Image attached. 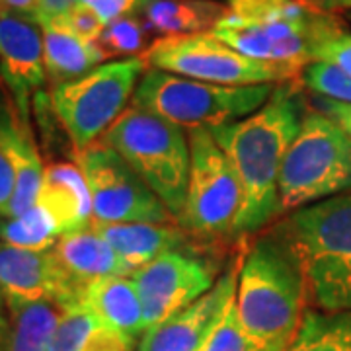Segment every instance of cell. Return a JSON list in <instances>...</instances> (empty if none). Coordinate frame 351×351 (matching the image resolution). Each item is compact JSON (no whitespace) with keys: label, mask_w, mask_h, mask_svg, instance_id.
<instances>
[{"label":"cell","mask_w":351,"mask_h":351,"mask_svg":"<svg viewBox=\"0 0 351 351\" xmlns=\"http://www.w3.org/2000/svg\"><path fill=\"white\" fill-rule=\"evenodd\" d=\"M306 112L308 104L299 82L287 80L274 88L258 112L211 131L239 176L242 191L232 234H254L277 217L281 166Z\"/></svg>","instance_id":"6da1fadb"},{"label":"cell","mask_w":351,"mask_h":351,"mask_svg":"<svg viewBox=\"0 0 351 351\" xmlns=\"http://www.w3.org/2000/svg\"><path fill=\"white\" fill-rule=\"evenodd\" d=\"M308 289L301 262L281 226L252 242L237 285L240 322L256 341L285 351L306 313Z\"/></svg>","instance_id":"7a4b0ae2"},{"label":"cell","mask_w":351,"mask_h":351,"mask_svg":"<svg viewBox=\"0 0 351 351\" xmlns=\"http://www.w3.org/2000/svg\"><path fill=\"white\" fill-rule=\"evenodd\" d=\"M339 25L336 16L314 12L301 0H226L211 34L248 59L301 76L320 41Z\"/></svg>","instance_id":"3957f363"},{"label":"cell","mask_w":351,"mask_h":351,"mask_svg":"<svg viewBox=\"0 0 351 351\" xmlns=\"http://www.w3.org/2000/svg\"><path fill=\"white\" fill-rule=\"evenodd\" d=\"M279 226L301 262L308 302L324 313L351 311V189L302 207Z\"/></svg>","instance_id":"277c9868"},{"label":"cell","mask_w":351,"mask_h":351,"mask_svg":"<svg viewBox=\"0 0 351 351\" xmlns=\"http://www.w3.org/2000/svg\"><path fill=\"white\" fill-rule=\"evenodd\" d=\"M100 141L133 168L180 225L191 162L188 131L131 106Z\"/></svg>","instance_id":"5b68a950"},{"label":"cell","mask_w":351,"mask_h":351,"mask_svg":"<svg viewBox=\"0 0 351 351\" xmlns=\"http://www.w3.org/2000/svg\"><path fill=\"white\" fill-rule=\"evenodd\" d=\"M351 189V137L328 115L308 108L291 143L277 184V215Z\"/></svg>","instance_id":"8992f818"},{"label":"cell","mask_w":351,"mask_h":351,"mask_svg":"<svg viewBox=\"0 0 351 351\" xmlns=\"http://www.w3.org/2000/svg\"><path fill=\"white\" fill-rule=\"evenodd\" d=\"M276 86H221L147 69L131 106L154 113L186 131H213L258 112L269 100Z\"/></svg>","instance_id":"52a82bcc"},{"label":"cell","mask_w":351,"mask_h":351,"mask_svg":"<svg viewBox=\"0 0 351 351\" xmlns=\"http://www.w3.org/2000/svg\"><path fill=\"white\" fill-rule=\"evenodd\" d=\"M147 69L143 55L115 59L53 86L51 108L76 152L94 145L123 115Z\"/></svg>","instance_id":"ba28073f"},{"label":"cell","mask_w":351,"mask_h":351,"mask_svg":"<svg viewBox=\"0 0 351 351\" xmlns=\"http://www.w3.org/2000/svg\"><path fill=\"white\" fill-rule=\"evenodd\" d=\"M149 69L221 86L281 84L299 76L289 69L240 55L211 32L158 38L143 53Z\"/></svg>","instance_id":"9c48e42d"},{"label":"cell","mask_w":351,"mask_h":351,"mask_svg":"<svg viewBox=\"0 0 351 351\" xmlns=\"http://www.w3.org/2000/svg\"><path fill=\"white\" fill-rule=\"evenodd\" d=\"M188 137L191 162L180 225L199 239L232 234L242 203L239 176L209 129L188 131Z\"/></svg>","instance_id":"30bf717a"},{"label":"cell","mask_w":351,"mask_h":351,"mask_svg":"<svg viewBox=\"0 0 351 351\" xmlns=\"http://www.w3.org/2000/svg\"><path fill=\"white\" fill-rule=\"evenodd\" d=\"M76 162L86 178L96 225L176 223L156 193L106 143L96 141L76 152Z\"/></svg>","instance_id":"8fae6325"},{"label":"cell","mask_w":351,"mask_h":351,"mask_svg":"<svg viewBox=\"0 0 351 351\" xmlns=\"http://www.w3.org/2000/svg\"><path fill=\"white\" fill-rule=\"evenodd\" d=\"M147 330L158 326L203 297L217 283V267L193 252H168L131 274Z\"/></svg>","instance_id":"7c38bea8"},{"label":"cell","mask_w":351,"mask_h":351,"mask_svg":"<svg viewBox=\"0 0 351 351\" xmlns=\"http://www.w3.org/2000/svg\"><path fill=\"white\" fill-rule=\"evenodd\" d=\"M0 289L10 306L53 301L73 308L82 304L86 287L66 274L55 252L16 248L0 242Z\"/></svg>","instance_id":"4fadbf2b"},{"label":"cell","mask_w":351,"mask_h":351,"mask_svg":"<svg viewBox=\"0 0 351 351\" xmlns=\"http://www.w3.org/2000/svg\"><path fill=\"white\" fill-rule=\"evenodd\" d=\"M0 78L20 115L29 121L32 100L47 80L43 34L34 18L0 10Z\"/></svg>","instance_id":"5bb4252c"},{"label":"cell","mask_w":351,"mask_h":351,"mask_svg":"<svg viewBox=\"0 0 351 351\" xmlns=\"http://www.w3.org/2000/svg\"><path fill=\"white\" fill-rule=\"evenodd\" d=\"M239 265H230L213 289L138 339L137 351H201L237 297Z\"/></svg>","instance_id":"9a60e30c"},{"label":"cell","mask_w":351,"mask_h":351,"mask_svg":"<svg viewBox=\"0 0 351 351\" xmlns=\"http://www.w3.org/2000/svg\"><path fill=\"white\" fill-rule=\"evenodd\" d=\"M0 151L8 158L16 178L8 217H18L38 203L45 166L34 141L32 123L20 115L10 92L4 88H0Z\"/></svg>","instance_id":"2e32d148"},{"label":"cell","mask_w":351,"mask_h":351,"mask_svg":"<svg viewBox=\"0 0 351 351\" xmlns=\"http://www.w3.org/2000/svg\"><path fill=\"white\" fill-rule=\"evenodd\" d=\"M38 205L55 219L61 237L94 223L90 189L78 164L57 162L45 168Z\"/></svg>","instance_id":"e0dca14e"},{"label":"cell","mask_w":351,"mask_h":351,"mask_svg":"<svg viewBox=\"0 0 351 351\" xmlns=\"http://www.w3.org/2000/svg\"><path fill=\"white\" fill-rule=\"evenodd\" d=\"M96 232L106 240L117 256L127 263V267L137 271L152 260L160 258L168 252H188L186 228L158 223H129V225H96Z\"/></svg>","instance_id":"ac0fdd59"},{"label":"cell","mask_w":351,"mask_h":351,"mask_svg":"<svg viewBox=\"0 0 351 351\" xmlns=\"http://www.w3.org/2000/svg\"><path fill=\"white\" fill-rule=\"evenodd\" d=\"M53 252L63 263L66 274L86 289L90 283L104 277L131 276L127 263L101 239L94 226L63 234Z\"/></svg>","instance_id":"d6986e66"},{"label":"cell","mask_w":351,"mask_h":351,"mask_svg":"<svg viewBox=\"0 0 351 351\" xmlns=\"http://www.w3.org/2000/svg\"><path fill=\"white\" fill-rule=\"evenodd\" d=\"M82 306L106 326L135 341L147 332L143 302L129 276L104 277L90 283L82 297Z\"/></svg>","instance_id":"ffe728a7"},{"label":"cell","mask_w":351,"mask_h":351,"mask_svg":"<svg viewBox=\"0 0 351 351\" xmlns=\"http://www.w3.org/2000/svg\"><path fill=\"white\" fill-rule=\"evenodd\" d=\"M41 34L45 73L55 86L88 75L108 61L98 41L78 38L59 22L41 24Z\"/></svg>","instance_id":"44dd1931"},{"label":"cell","mask_w":351,"mask_h":351,"mask_svg":"<svg viewBox=\"0 0 351 351\" xmlns=\"http://www.w3.org/2000/svg\"><path fill=\"white\" fill-rule=\"evenodd\" d=\"M225 14V6L215 0H145L138 18L151 34L176 38L211 32Z\"/></svg>","instance_id":"7402d4cb"},{"label":"cell","mask_w":351,"mask_h":351,"mask_svg":"<svg viewBox=\"0 0 351 351\" xmlns=\"http://www.w3.org/2000/svg\"><path fill=\"white\" fill-rule=\"evenodd\" d=\"M133 346L135 339L106 326L80 304L64 311L47 351H131Z\"/></svg>","instance_id":"603a6c76"},{"label":"cell","mask_w":351,"mask_h":351,"mask_svg":"<svg viewBox=\"0 0 351 351\" xmlns=\"http://www.w3.org/2000/svg\"><path fill=\"white\" fill-rule=\"evenodd\" d=\"M63 304L53 301L10 306L12 332L8 351H47L57 324L64 314Z\"/></svg>","instance_id":"cb8c5ba5"},{"label":"cell","mask_w":351,"mask_h":351,"mask_svg":"<svg viewBox=\"0 0 351 351\" xmlns=\"http://www.w3.org/2000/svg\"><path fill=\"white\" fill-rule=\"evenodd\" d=\"M285 351H351V311L308 308Z\"/></svg>","instance_id":"d4e9b609"},{"label":"cell","mask_w":351,"mask_h":351,"mask_svg":"<svg viewBox=\"0 0 351 351\" xmlns=\"http://www.w3.org/2000/svg\"><path fill=\"white\" fill-rule=\"evenodd\" d=\"M61 239V230L41 205L18 217H0V242L24 250L47 252L55 248Z\"/></svg>","instance_id":"484cf974"},{"label":"cell","mask_w":351,"mask_h":351,"mask_svg":"<svg viewBox=\"0 0 351 351\" xmlns=\"http://www.w3.org/2000/svg\"><path fill=\"white\" fill-rule=\"evenodd\" d=\"M147 25L138 18L137 14L133 16H125L119 18L112 24H108L101 32L98 45L104 51L106 59H113V57H137L138 51L145 53V45H147Z\"/></svg>","instance_id":"4316f807"},{"label":"cell","mask_w":351,"mask_h":351,"mask_svg":"<svg viewBox=\"0 0 351 351\" xmlns=\"http://www.w3.org/2000/svg\"><path fill=\"white\" fill-rule=\"evenodd\" d=\"M301 84L313 96L326 100L351 104V75L338 64L326 61H313L301 73Z\"/></svg>","instance_id":"83f0119b"},{"label":"cell","mask_w":351,"mask_h":351,"mask_svg":"<svg viewBox=\"0 0 351 351\" xmlns=\"http://www.w3.org/2000/svg\"><path fill=\"white\" fill-rule=\"evenodd\" d=\"M201 351H276L260 341L252 338L246 328L240 322L239 311H237V297L226 308L223 320L215 328L211 338L203 346Z\"/></svg>","instance_id":"f1b7e54d"},{"label":"cell","mask_w":351,"mask_h":351,"mask_svg":"<svg viewBox=\"0 0 351 351\" xmlns=\"http://www.w3.org/2000/svg\"><path fill=\"white\" fill-rule=\"evenodd\" d=\"M314 61H326L338 64L346 73L351 75V32L339 25L326 39L320 41L314 53Z\"/></svg>","instance_id":"f546056e"},{"label":"cell","mask_w":351,"mask_h":351,"mask_svg":"<svg viewBox=\"0 0 351 351\" xmlns=\"http://www.w3.org/2000/svg\"><path fill=\"white\" fill-rule=\"evenodd\" d=\"M55 22H59L66 29H71L75 36L86 39V41H98L104 27H106L100 18L92 12L88 6L80 4V2H76L75 6L64 14L63 18H59Z\"/></svg>","instance_id":"4dcf8cb0"},{"label":"cell","mask_w":351,"mask_h":351,"mask_svg":"<svg viewBox=\"0 0 351 351\" xmlns=\"http://www.w3.org/2000/svg\"><path fill=\"white\" fill-rule=\"evenodd\" d=\"M100 18L104 25L112 24L119 18L138 14L145 0H78Z\"/></svg>","instance_id":"1f68e13d"},{"label":"cell","mask_w":351,"mask_h":351,"mask_svg":"<svg viewBox=\"0 0 351 351\" xmlns=\"http://www.w3.org/2000/svg\"><path fill=\"white\" fill-rule=\"evenodd\" d=\"M311 106H313V110L324 113L332 121H336L351 137V104H341V101L326 100V98H320V96H313Z\"/></svg>","instance_id":"d6a6232c"},{"label":"cell","mask_w":351,"mask_h":351,"mask_svg":"<svg viewBox=\"0 0 351 351\" xmlns=\"http://www.w3.org/2000/svg\"><path fill=\"white\" fill-rule=\"evenodd\" d=\"M76 2L78 0H36L34 20L39 25L47 24V22H55V20L63 18L64 14L69 12Z\"/></svg>","instance_id":"836d02e7"},{"label":"cell","mask_w":351,"mask_h":351,"mask_svg":"<svg viewBox=\"0 0 351 351\" xmlns=\"http://www.w3.org/2000/svg\"><path fill=\"white\" fill-rule=\"evenodd\" d=\"M14 188H16V178H14L12 166L4 156V152L0 151V217H8Z\"/></svg>","instance_id":"e575fe53"},{"label":"cell","mask_w":351,"mask_h":351,"mask_svg":"<svg viewBox=\"0 0 351 351\" xmlns=\"http://www.w3.org/2000/svg\"><path fill=\"white\" fill-rule=\"evenodd\" d=\"M304 6L318 14L334 16L339 12L351 14V0H301Z\"/></svg>","instance_id":"d590c367"},{"label":"cell","mask_w":351,"mask_h":351,"mask_svg":"<svg viewBox=\"0 0 351 351\" xmlns=\"http://www.w3.org/2000/svg\"><path fill=\"white\" fill-rule=\"evenodd\" d=\"M0 10L34 18V12H36V0H0Z\"/></svg>","instance_id":"8d00e7d4"},{"label":"cell","mask_w":351,"mask_h":351,"mask_svg":"<svg viewBox=\"0 0 351 351\" xmlns=\"http://www.w3.org/2000/svg\"><path fill=\"white\" fill-rule=\"evenodd\" d=\"M4 293L0 289V351H8V343H10V322H8V316L4 313Z\"/></svg>","instance_id":"74e56055"},{"label":"cell","mask_w":351,"mask_h":351,"mask_svg":"<svg viewBox=\"0 0 351 351\" xmlns=\"http://www.w3.org/2000/svg\"><path fill=\"white\" fill-rule=\"evenodd\" d=\"M350 20H351V14H350Z\"/></svg>","instance_id":"f35d334b"}]
</instances>
